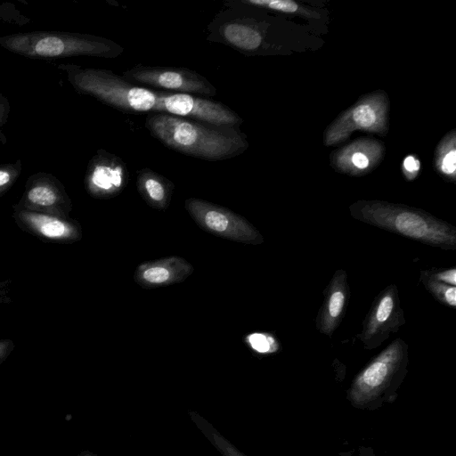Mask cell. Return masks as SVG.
<instances>
[{"label": "cell", "mask_w": 456, "mask_h": 456, "mask_svg": "<svg viewBox=\"0 0 456 456\" xmlns=\"http://www.w3.org/2000/svg\"><path fill=\"white\" fill-rule=\"evenodd\" d=\"M349 212L353 218L379 229L444 250L456 249V227L423 209L362 200L350 205Z\"/></svg>", "instance_id": "2"}, {"label": "cell", "mask_w": 456, "mask_h": 456, "mask_svg": "<svg viewBox=\"0 0 456 456\" xmlns=\"http://www.w3.org/2000/svg\"><path fill=\"white\" fill-rule=\"evenodd\" d=\"M193 422L223 456H247L196 412H190Z\"/></svg>", "instance_id": "20"}, {"label": "cell", "mask_w": 456, "mask_h": 456, "mask_svg": "<svg viewBox=\"0 0 456 456\" xmlns=\"http://www.w3.org/2000/svg\"><path fill=\"white\" fill-rule=\"evenodd\" d=\"M408 345L400 338L393 340L355 376L348 398L355 406H366L399 384L406 374Z\"/></svg>", "instance_id": "6"}, {"label": "cell", "mask_w": 456, "mask_h": 456, "mask_svg": "<svg viewBox=\"0 0 456 456\" xmlns=\"http://www.w3.org/2000/svg\"><path fill=\"white\" fill-rule=\"evenodd\" d=\"M247 345L256 353L270 354L281 349L279 340L269 332H253L245 338Z\"/></svg>", "instance_id": "23"}, {"label": "cell", "mask_w": 456, "mask_h": 456, "mask_svg": "<svg viewBox=\"0 0 456 456\" xmlns=\"http://www.w3.org/2000/svg\"><path fill=\"white\" fill-rule=\"evenodd\" d=\"M405 322L398 288L389 284L375 297L357 338L365 349L371 350L397 332Z\"/></svg>", "instance_id": "10"}, {"label": "cell", "mask_w": 456, "mask_h": 456, "mask_svg": "<svg viewBox=\"0 0 456 456\" xmlns=\"http://www.w3.org/2000/svg\"><path fill=\"white\" fill-rule=\"evenodd\" d=\"M13 347L14 344L11 339L0 340V363L5 359Z\"/></svg>", "instance_id": "27"}, {"label": "cell", "mask_w": 456, "mask_h": 456, "mask_svg": "<svg viewBox=\"0 0 456 456\" xmlns=\"http://www.w3.org/2000/svg\"><path fill=\"white\" fill-rule=\"evenodd\" d=\"M26 202L28 210H54L62 202V196L54 186L42 183L29 188L26 193Z\"/></svg>", "instance_id": "19"}, {"label": "cell", "mask_w": 456, "mask_h": 456, "mask_svg": "<svg viewBox=\"0 0 456 456\" xmlns=\"http://www.w3.org/2000/svg\"><path fill=\"white\" fill-rule=\"evenodd\" d=\"M208 25L207 39L229 46L244 55H265L277 49L273 22L256 8L227 0Z\"/></svg>", "instance_id": "3"}, {"label": "cell", "mask_w": 456, "mask_h": 456, "mask_svg": "<svg viewBox=\"0 0 456 456\" xmlns=\"http://www.w3.org/2000/svg\"><path fill=\"white\" fill-rule=\"evenodd\" d=\"M184 208L197 225L208 233L244 244L264 242L251 223L227 208L197 198L187 199Z\"/></svg>", "instance_id": "8"}, {"label": "cell", "mask_w": 456, "mask_h": 456, "mask_svg": "<svg viewBox=\"0 0 456 456\" xmlns=\"http://www.w3.org/2000/svg\"><path fill=\"white\" fill-rule=\"evenodd\" d=\"M0 45L15 53L30 58L91 56L114 59L124 47L106 37L67 32H29L0 37Z\"/></svg>", "instance_id": "4"}, {"label": "cell", "mask_w": 456, "mask_h": 456, "mask_svg": "<svg viewBox=\"0 0 456 456\" xmlns=\"http://www.w3.org/2000/svg\"><path fill=\"white\" fill-rule=\"evenodd\" d=\"M401 170L407 181H413L421 170V162L416 155L409 154L403 159Z\"/></svg>", "instance_id": "24"}, {"label": "cell", "mask_w": 456, "mask_h": 456, "mask_svg": "<svg viewBox=\"0 0 456 456\" xmlns=\"http://www.w3.org/2000/svg\"><path fill=\"white\" fill-rule=\"evenodd\" d=\"M194 271L186 259L172 256L142 262L134 273V280L143 289H156L183 282Z\"/></svg>", "instance_id": "15"}, {"label": "cell", "mask_w": 456, "mask_h": 456, "mask_svg": "<svg viewBox=\"0 0 456 456\" xmlns=\"http://www.w3.org/2000/svg\"><path fill=\"white\" fill-rule=\"evenodd\" d=\"M15 172L12 169L1 168L0 169V191L7 188L14 179Z\"/></svg>", "instance_id": "26"}, {"label": "cell", "mask_w": 456, "mask_h": 456, "mask_svg": "<svg viewBox=\"0 0 456 456\" xmlns=\"http://www.w3.org/2000/svg\"><path fill=\"white\" fill-rule=\"evenodd\" d=\"M385 145L381 141L361 137L330 154V164L339 173L362 176L375 169L384 159Z\"/></svg>", "instance_id": "13"}, {"label": "cell", "mask_w": 456, "mask_h": 456, "mask_svg": "<svg viewBox=\"0 0 456 456\" xmlns=\"http://www.w3.org/2000/svg\"><path fill=\"white\" fill-rule=\"evenodd\" d=\"M434 168L447 182L456 180V130L449 131L438 142L434 153Z\"/></svg>", "instance_id": "18"}, {"label": "cell", "mask_w": 456, "mask_h": 456, "mask_svg": "<svg viewBox=\"0 0 456 456\" xmlns=\"http://www.w3.org/2000/svg\"><path fill=\"white\" fill-rule=\"evenodd\" d=\"M7 114V104L4 100H0V124L4 121Z\"/></svg>", "instance_id": "28"}, {"label": "cell", "mask_w": 456, "mask_h": 456, "mask_svg": "<svg viewBox=\"0 0 456 456\" xmlns=\"http://www.w3.org/2000/svg\"><path fill=\"white\" fill-rule=\"evenodd\" d=\"M145 126L154 138L180 153L209 161L240 155L248 148L239 126H221L162 112H151Z\"/></svg>", "instance_id": "1"}, {"label": "cell", "mask_w": 456, "mask_h": 456, "mask_svg": "<svg viewBox=\"0 0 456 456\" xmlns=\"http://www.w3.org/2000/svg\"><path fill=\"white\" fill-rule=\"evenodd\" d=\"M430 278L443 283L456 287V269L452 268H432L424 270Z\"/></svg>", "instance_id": "25"}, {"label": "cell", "mask_w": 456, "mask_h": 456, "mask_svg": "<svg viewBox=\"0 0 456 456\" xmlns=\"http://www.w3.org/2000/svg\"><path fill=\"white\" fill-rule=\"evenodd\" d=\"M152 112H162L221 126H239L243 119L228 106L188 94L158 91Z\"/></svg>", "instance_id": "11"}, {"label": "cell", "mask_w": 456, "mask_h": 456, "mask_svg": "<svg viewBox=\"0 0 456 456\" xmlns=\"http://www.w3.org/2000/svg\"><path fill=\"white\" fill-rule=\"evenodd\" d=\"M77 456H98L91 452H88V451H85V452H82L79 455Z\"/></svg>", "instance_id": "29"}, {"label": "cell", "mask_w": 456, "mask_h": 456, "mask_svg": "<svg viewBox=\"0 0 456 456\" xmlns=\"http://www.w3.org/2000/svg\"><path fill=\"white\" fill-rule=\"evenodd\" d=\"M240 3L257 9L271 10L281 13L297 14L305 18H319L314 11L301 6L292 0H238Z\"/></svg>", "instance_id": "21"}, {"label": "cell", "mask_w": 456, "mask_h": 456, "mask_svg": "<svg viewBox=\"0 0 456 456\" xmlns=\"http://www.w3.org/2000/svg\"><path fill=\"white\" fill-rule=\"evenodd\" d=\"M68 79L80 94L94 96L118 110L139 113L152 112L158 91L134 85L111 70L65 66Z\"/></svg>", "instance_id": "5"}, {"label": "cell", "mask_w": 456, "mask_h": 456, "mask_svg": "<svg viewBox=\"0 0 456 456\" xmlns=\"http://www.w3.org/2000/svg\"><path fill=\"white\" fill-rule=\"evenodd\" d=\"M16 216L28 230L48 240L73 241L81 237L79 226L54 214L21 209Z\"/></svg>", "instance_id": "16"}, {"label": "cell", "mask_w": 456, "mask_h": 456, "mask_svg": "<svg viewBox=\"0 0 456 456\" xmlns=\"http://www.w3.org/2000/svg\"><path fill=\"white\" fill-rule=\"evenodd\" d=\"M323 296L315 323L321 334L331 338L344 318L350 298V288L345 270L338 269L334 273Z\"/></svg>", "instance_id": "14"}, {"label": "cell", "mask_w": 456, "mask_h": 456, "mask_svg": "<svg viewBox=\"0 0 456 456\" xmlns=\"http://www.w3.org/2000/svg\"><path fill=\"white\" fill-rule=\"evenodd\" d=\"M389 98L383 90L361 96L341 112L325 129L323 143L334 146L345 142L354 131L386 135L388 131Z\"/></svg>", "instance_id": "7"}, {"label": "cell", "mask_w": 456, "mask_h": 456, "mask_svg": "<svg viewBox=\"0 0 456 456\" xmlns=\"http://www.w3.org/2000/svg\"><path fill=\"white\" fill-rule=\"evenodd\" d=\"M128 180V169L123 159L101 149L89 162L85 183L92 196L109 199L119 194Z\"/></svg>", "instance_id": "12"}, {"label": "cell", "mask_w": 456, "mask_h": 456, "mask_svg": "<svg viewBox=\"0 0 456 456\" xmlns=\"http://www.w3.org/2000/svg\"><path fill=\"white\" fill-rule=\"evenodd\" d=\"M123 77L134 85L161 88L171 93L205 96L216 94V88L205 77L186 68L136 65L124 71Z\"/></svg>", "instance_id": "9"}, {"label": "cell", "mask_w": 456, "mask_h": 456, "mask_svg": "<svg viewBox=\"0 0 456 456\" xmlns=\"http://www.w3.org/2000/svg\"><path fill=\"white\" fill-rule=\"evenodd\" d=\"M419 280L425 289L440 304L454 308L456 306V287L430 278L424 271L420 272Z\"/></svg>", "instance_id": "22"}, {"label": "cell", "mask_w": 456, "mask_h": 456, "mask_svg": "<svg viewBox=\"0 0 456 456\" xmlns=\"http://www.w3.org/2000/svg\"><path fill=\"white\" fill-rule=\"evenodd\" d=\"M136 188L143 200L151 208H168L175 184L164 175L148 167L137 171Z\"/></svg>", "instance_id": "17"}]
</instances>
